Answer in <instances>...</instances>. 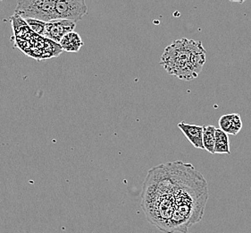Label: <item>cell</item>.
<instances>
[{
	"instance_id": "cell-1",
	"label": "cell",
	"mask_w": 251,
	"mask_h": 233,
	"mask_svg": "<svg viewBox=\"0 0 251 233\" xmlns=\"http://www.w3.org/2000/svg\"><path fill=\"white\" fill-rule=\"evenodd\" d=\"M209 198L205 177L191 163L167 162L151 168L141 191L148 221L164 233H187L200 223Z\"/></svg>"
},
{
	"instance_id": "cell-2",
	"label": "cell",
	"mask_w": 251,
	"mask_h": 233,
	"mask_svg": "<svg viewBox=\"0 0 251 233\" xmlns=\"http://www.w3.org/2000/svg\"><path fill=\"white\" fill-rule=\"evenodd\" d=\"M206 56L201 41L182 38L166 47L161 56L160 65L168 74L184 81H191L201 74Z\"/></svg>"
},
{
	"instance_id": "cell-3",
	"label": "cell",
	"mask_w": 251,
	"mask_h": 233,
	"mask_svg": "<svg viewBox=\"0 0 251 233\" xmlns=\"http://www.w3.org/2000/svg\"><path fill=\"white\" fill-rule=\"evenodd\" d=\"M15 15L24 20L34 19L50 23L56 20L55 1L51 0H25L19 1L16 5Z\"/></svg>"
},
{
	"instance_id": "cell-4",
	"label": "cell",
	"mask_w": 251,
	"mask_h": 233,
	"mask_svg": "<svg viewBox=\"0 0 251 233\" xmlns=\"http://www.w3.org/2000/svg\"><path fill=\"white\" fill-rule=\"evenodd\" d=\"M88 7L83 0H57L55 1L56 20L72 22L80 21L87 15Z\"/></svg>"
},
{
	"instance_id": "cell-5",
	"label": "cell",
	"mask_w": 251,
	"mask_h": 233,
	"mask_svg": "<svg viewBox=\"0 0 251 233\" xmlns=\"http://www.w3.org/2000/svg\"><path fill=\"white\" fill-rule=\"evenodd\" d=\"M76 23L67 20H53L46 25V39L60 43L62 39L68 33L74 31Z\"/></svg>"
},
{
	"instance_id": "cell-6",
	"label": "cell",
	"mask_w": 251,
	"mask_h": 233,
	"mask_svg": "<svg viewBox=\"0 0 251 233\" xmlns=\"http://www.w3.org/2000/svg\"><path fill=\"white\" fill-rule=\"evenodd\" d=\"M178 127L180 128L188 141L191 143L193 146L197 149L205 150L203 145V131L204 127L198 126V125H191L187 124L186 122L181 121L178 124Z\"/></svg>"
},
{
	"instance_id": "cell-7",
	"label": "cell",
	"mask_w": 251,
	"mask_h": 233,
	"mask_svg": "<svg viewBox=\"0 0 251 233\" xmlns=\"http://www.w3.org/2000/svg\"><path fill=\"white\" fill-rule=\"evenodd\" d=\"M219 128L226 133L227 135L237 136L242 128V120L239 114H226L219 118L218 120Z\"/></svg>"
},
{
	"instance_id": "cell-8",
	"label": "cell",
	"mask_w": 251,
	"mask_h": 233,
	"mask_svg": "<svg viewBox=\"0 0 251 233\" xmlns=\"http://www.w3.org/2000/svg\"><path fill=\"white\" fill-rule=\"evenodd\" d=\"M59 44L62 50L66 52H78L83 46V41L77 32L72 31L62 39Z\"/></svg>"
},
{
	"instance_id": "cell-9",
	"label": "cell",
	"mask_w": 251,
	"mask_h": 233,
	"mask_svg": "<svg viewBox=\"0 0 251 233\" xmlns=\"http://www.w3.org/2000/svg\"><path fill=\"white\" fill-rule=\"evenodd\" d=\"M216 143H215V153L220 154H230V141L229 135L221 130L220 128L216 129Z\"/></svg>"
},
{
	"instance_id": "cell-10",
	"label": "cell",
	"mask_w": 251,
	"mask_h": 233,
	"mask_svg": "<svg viewBox=\"0 0 251 233\" xmlns=\"http://www.w3.org/2000/svg\"><path fill=\"white\" fill-rule=\"evenodd\" d=\"M216 129L214 126L204 127L203 131V145L206 152L215 154V143H216Z\"/></svg>"
},
{
	"instance_id": "cell-11",
	"label": "cell",
	"mask_w": 251,
	"mask_h": 233,
	"mask_svg": "<svg viewBox=\"0 0 251 233\" xmlns=\"http://www.w3.org/2000/svg\"><path fill=\"white\" fill-rule=\"evenodd\" d=\"M27 26L30 27V30L36 34L40 36H45L46 25L47 23L42 22V21L34 20V19H25Z\"/></svg>"
}]
</instances>
